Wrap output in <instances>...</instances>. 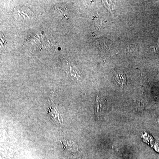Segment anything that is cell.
<instances>
[{"label": "cell", "instance_id": "obj_2", "mask_svg": "<svg viewBox=\"0 0 159 159\" xmlns=\"http://www.w3.org/2000/svg\"><path fill=\"white\" fill-rule=\"evenodd\" d=\"M114 77L119 86L123 87L126 83V76L123 72L120 70L115 69L113 71Z\"/></svg>", "mask_w": 159, "mask_h": 159}, {"label": "cell", "instance_id": "obj_3", "mask_svg": "<svg viewBox=\"0 0 159 159\" xmlns=\"http://www.w3.org/2000/svg\"><path fill=\"white\" fill-rule=\"evenodd\" d=\"M66 71L67 74L70 77L74 80H78L81 76V73L75 66H73L72 65L67 66V67H66Z\"/></svg>", "mask_w": 159, "mask_h": 159}, {"label": "cell", "instance_id": "obj_1", "mask_svg": "<svg viewBox=\"0 0 159 159\" xmlns=\"http://www.w3.org/2000/svg\"><path fill=\"white\" fill-rule=\"evenodd\" d=\"M51 107L48 108V113L51 119L55 122L57 125L62 124L63 119L57 107L54 104H51Z\"/></svg>", "mask_w": 159, "mask_h": 159}]
</instances>
